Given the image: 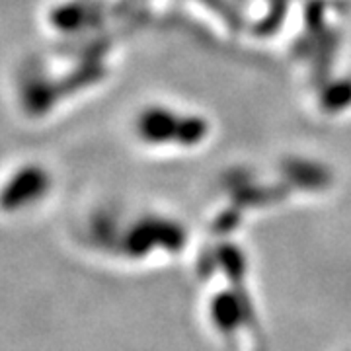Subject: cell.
<instances>
[{
    "label": "cell",
    "mask_w": 351,
    "mask_h": 351,
    "mask_svg": "<svg viewBox=\"0 0 351 351\" xmlns=\"http://www.w3.org/2000/svg\"><path fill=\"white\" fill-rule=\"evenodd\" d=\"M45 188L43 178L36 170H22L14 176L10 182H6V186L0 191V209L2 211H18L25 207L29 201L41 195V191Z\"/></svg>",
    "instance_id": "cell-1"
}]
</instances>
